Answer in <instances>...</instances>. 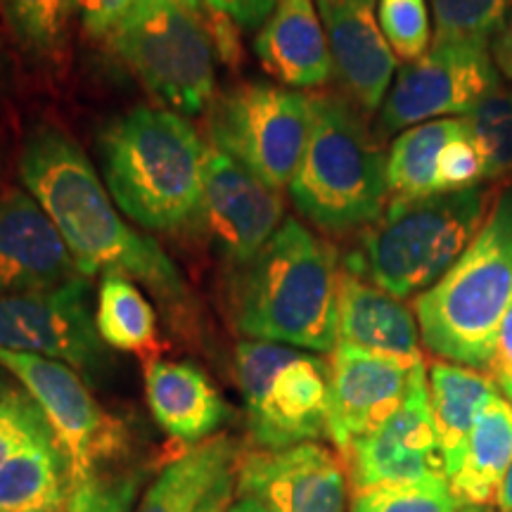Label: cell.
I'll list each match as a JSON object with an SVG mask.
<instances>
[{
	"label": "cell",
	"instance_id": "cell-33",
	"mask_svg": "<svg viewBox=\"0 0 512 512\" xmlns=\"http://www.w3.org/2000/svg\"><path fill=\"white\" fill-rule=\"evenodd\" d=\"M143 472L102 470L69 486L64 512H131Z\"/></svg>",
	"mask_w": 512,
	"mask_h": 512
},
{
	"label": "cell",
	"instance_id": "cell-3",
	"mask_svg": "<svg viewBox=\"0 0 512 512\" xmlns=\"http://www.w3.org/2000/svg\"><path fill=\"white\" fill-rule=\"evenodd\" d=\"M98 147L114 204L138 226L176 230L200 214L209 145L183 114L138 107L102 128Z\"/></svg>",
	"mask_w": 512,
	"mask_h": 512
},
{
	"label": "cell",
	"instance_id": "cell-8",
	"mask_svg": "<svg viewBox=\"0 0 512 512\" xmlns=\"http://www.w3.org/2000/svg\"><path fill=\"white\" fill-rule=\"evenodd\" d=\"M254 448L278 451L328 437L330 363L287 344L247 339L235 347Z\"/></svg>",
	"mask_w": 512,
	"mask_h": 512
},
{
	"label": "cell",
	"instance_id": "cell-12",
	"mask_svg": "<svg viewBox=\"0 0 512 512\" xmlns=\"http://www.w3.org/2000/svg\"><path fill=\"white\" fill-rule=\"evenodd\" d=\"M91 278L48 292L0 297V351L34 354L93 373L105 361V342L91 316Z\"/></svg>",
	"mask_w": 512,
	"mask_h": 512
},
{
	"label": "cell",
	"instance_id": "cell-45",
	"mask_svg": "<svg viewBox=\"0 0 512 512\" xmlns=\"http://www.w3.org/2000/svg\"><path fill=\"white\" fill-rule=\"evenodd\" d=\"M463 512H486L484 508H465Z\"/></svg>",
	"mask_w": 512,
	"mask_h": 512
},
{
	"label": "cell",
	"instance_id": "cell-10",
	"mask_svg": "<svg viewBox=\"0 0 512 512\" xmlns=\"http://www.w3.org/2000/svg\"><path fill=\"white\" fill-rule=\"evenodd\" d=\"M0 366L22 382L46 418L69 470V486L110 470L126 456V427L95 401L67 363L34 354L0 351Z\"/></svg>",
	"mask_w": 512,
	"mask_h": 512
},
{
	"label": "cell",
	"instance_id": "cell-35",
	"mask_svg": "<svg viewBox=\"0 0 512 512\" xmlns=\"http://www.w3.org/2000/svg\"><path fill=\"white\" fill-rule=\"evenodd\" d=\"M484 185V162L470 131L453 138L439 155L437 190L460 192Z\"/></svg>",
	"mask_w": 512,
	"mask_h": 512
},
{
	"label": "cell",
	"instance_id": "cell-40",
	"mask_svg": "<svg viewBox=\"0 0 512 512\" xmlns=\"http://www.w3.org/2000/svg\"><path fill=\"white\" fill-rule=\"evenodd\" d=\"M235 491H238V465H235L233 470H228L226 475L214 484V489L209 491L197 512H226L228 503L235 498Z\"/></svg>",
	"mask_w": 512,
	"mask_h": 512
},
{
	"label": "cell",
	"instance_id": "cell-36",
	"mask_svg": "<svg viewBox=\"0 0 512 512\" xmlns=\"http://www.w3.org/2000/svg\"><path fill=\"white\" fill-rule=\"evenodd\" d=\"M138 0H79L83 29L91 36H107Z\"/></svg>",
	"mask_w": 512,
	"mask_h": 512
},
{
	"label": "cell",
	"instance_id": "cell-7",
	"mask_svg": "<svg viewBox=\"0 0 512 512\" xmlns=\"http://www.w3.org/2000/svg\"><path fill=\"white\" fill-rule=\"evenodd\" d=\"M107 38L171 112L190 117L209 110L216 98L214 48L200 15L166 0H138Z\"/></svg>",
	"mask_w": 512,
	"mask_h": 512
},
{
	"label": "cell",
	"instance_id": "cell-19",
	"mask_svg": "<svg viewBox=\"0 0 512 512\" xmlns=\"http://www.w3.org/2000/svg\"><path fill=\"white\" fill-rule=\"evenodd\" d=\"M254 50L266 72L290 88H320L335 74L313 0H280L256 36Z\"/></svg>",
	"mask_w": 512,
	"mask_h": 512
},
{
	"label": "cell",
	"instance_id": "cell-37",
	"mask_svg": "<svg viewBox=\"0 0 512 512\" xmlns=\"http://www.w3.org/2000/svg\"><path fill=\"white\" fill-rule=\"evenodd\" d=\"M278 5L280 0H204V8L221 12L245 29L264 27Z\"/></svg>",
	"mask_w": 512,
	"mask_h": 512
},
{
	"label": "cell",
	"instance_id": "cell-5",
	"mask_svg": "<svg viewBox=\"0 0 512 512\" xmlns=\"http://www.w3.org/2000/svg\"><path fill=\"white\" fill-rule=\"evenodd\" d=\"M510 306L512 190H503L470 247L415 299L420 339L448 363L486 370Z\"/></svg>",
	"mask_w": 512,
	"mask_h": 512
},
{
	"label": "cell",
	"instance_id": "cell-17",
	"mask_svg": "<svg viewBox=\"0 0 512 512\" xmlns=\"http://www.w3.org/2000/svg\"><path fill=\"white\" fill-rule=\"evenodd\" d=\"M86 278L60 230L24 190L0 192V297L34 294Z\"/></svg>",
	"mask_w": 512,
	"mask_h": 512
},
{
	"label": "cell",
	"instance_id": "cell-46",
	"mask_svg": "<svg viewBox=\"0 0 512 512\" xmlns=\"http://www.w3.org/2000/svg\"><path fill=\"white\" fill-rule=\"evenodd\" d=\"M505 396H508V399H510V403H512V392H510V394H505Z\"/></svg>",
	"mask_w": 512,
	"mask_h": 512
},
{
	"label": "cell",
	"instance_id": "cell-16",
	"mask_svg": "<svg viewBox=\"0 0 512 512\" xmlns=\"http://www.w3.org/2000/svg\"><path fill=\"white\" fill-rule=\"evenodd\" d=\"M420 363L337 344L330 356L328 439L339 453L401 406Z\"/></svg>",
	"mask_w": 512,
	"mask_h": 512
},
{
	"label": "cell",
	"instance_id": "cell-47",
	"mask_svg": "<svg viewBox=\"0 0 512 512\" xmlns=\"http://www.w3.org/2000/svg\"><path fill=\"white\" fill-rule=\"evenodd\" d=\"M508 394H510V392H508Z\"/></svg>",
	"mask_w": 512,
	"mask_h": 512
},
{
	"label": "cell",
	"instance_id": "cell-26",
	"mask_svg": "<svg viewBox=\"0 0 512 512\" xmlns=\"http://www.w3.org/2000/svg\"><path fill=\"white\" fill-rule=\"evenodd\" d=\"M465 131L463 117L425 121L401 131L387 155L389 200H422L439 195L437 164L441 150Z\"/></svg>",
	"mask_w": 512,
	"mask_h": 512
},
{
	"label": "cell",
	"instance_id": "cell-41",
	"mask_svg": "<svg viewBox=\"0 0 512 512\" xmlns=\"http://www.w3.org/2000/svg\"><path fill=\"white\" fill-rule=\"evenodd\" d=\"M494 62L498 67V72H501L505 79L512 83V12L508 17V22H505V27L498 38L494 41Z\"/></svg>",
	"mask_w": 512,
	"mask_h": 512
},
{
	"label": "cell",
	"instance_id": "cell-18",
	"mask_svg": "<svg viewBox=\"0 0 512 512\" xmlns=\"http://www.w3.org/2000/svg\"><path fill=\"white\" fill-rule=\"evenodd\" d=\"M316 5L339 86L370 117L382 107L396 72V55L377 22V0H316Z\"/></svg>",
	"mask_w": 512,
	"mask_h": 512
},
{
	"label": "cell",
	"instance_id": "cell-2",
	"mask_svg": "<svg viewBox=\"0 0 512 512\" xmlns=\"http://www.w3.org/2000/svg\"><path fill=\"white\" fill-rule=\"evenodd\" d=\"M337 249L297 219H285L268 245L228 287L233 328L259 342L332 354L339 342Z\"/></svg>",
	"mask_w": 512,
	"mask_h": 512
},
{
	"label": "cell",
	"instance_id": "cell-11",
	"mask_svg": "<svg viewBox=\"0 0 512 512\" xmlns=\"http://www.w3.org/2000/svg\"><path fill=\"white\" fill-rule=\"evenodd\" d=\"M501 83L489 48L434 43L420 60L399 69L377 117L382 138L425 121L465 117Z\"/></svg>",
	"mask_w": 512,
	"mask_h": 512
},
{
	"label": "cell",
	"instance_id": "cell-39",
	"mask_svg": "<svg viewBox=\"0 0 512 512\" xmlns=\"http://www.w3.org/2000/svg\"><path fill=\"white\" fill-rule=\"evenodd\" d=\"M484 373L491 375V380L498 384L503 394L512 392V306L498 328L494 354H491Z\"/></svg>",
	"mask_w": 512,
	"mask_h": 512
},
{
	"label": "cell",
	"instance_id": "cell-43",
	"mask_svg": "<svg viewBox=\"0 0 512 512\" xmlns=\"http://www.w3.org/2000/svg\"><path fill=\"white\" fill-rule=\"evenodd\" d=\"M496 505H498V512H512V463L508 467V472H505L501 489H498Z\"/></svg>",
	"mask_w": 512,
	"mask_h": 512
},
{
	"label": "cell",
	"instance_id": "cell-30",
	"mask_svg": "<svg viewBox=\"0 0 512 512\" xmlns=\"http://www.w3.org/2000/svg\"><path fill=\"white\" fill-rule=\"evenodd\" d=\"M434 43L489 48L512 12V0H432Z\"/></svg>",
	"mask_w": 512,
	"mask_h": 512
},
{
	"label": "cell",
	"instance_id": "cell-27",
	"mask_svg": "<svg viewBox=\"0 0 512 512\" xmlns=\"http://www.w3.org/2000/svg\"><path fill=\"white\" fill-rule=\"evenodd\" d=\"M95 325L102 342L119 351L152 356L159 349L155 309L138 285L121 273L102 275Z\"/></svg>",
	"mask_w": 512,
	"mask_h": 512
},
{
	"label": "cell",
	"instance_id": "cell-4",
	"mask_svg": "<svg viewBox=\"0 0 512 512\" xmlns=\"http://www.w3.org/2000/svg\"><path fill=\"white\" fill-rule=\"evenodd\" d=\"M503 190L484 183L422 200H389L344 259V271L399 299L430 290L477 238Z\"/></svg>",
	"mask_w": 512,
	"mask_h": 512
},
{
	"label": "cell",
	"instance_id": "cell-28",
	"mask_svg": "<svg viewBox=\"0 0 512 512\" xmlns=\"http://www.w3.org/2000/svg\"><path fill=\"white\" fill-rule=\"evenodd\" d=\"M5 24L29 55L53 60L67 46L79 0H0Z\"/></svg>",
	"mask_w": 512,
	"mask_h": 512
},
{
	"label": "cell",
	"instance_id": "cell-29",
	"mask_svg": "<svg viewBox=\"0 0 512 512\" xmlns=\"http://www.w3.org/2000/svg\"><path fill=\"white\" fill-rule=\"evenodd\" d=\"M463 119L482 155L484 183L508 188L512 183V86L498 83Z\"/></svg>",
	"mask_w": 512,
	"mask_h": 512
},
{
	"label": "cell",
	"instance_id": "cell-21",
	"mask_svg": "<svg viewBox=\"0 0 512 512\" xmlns=\"http://www.w3.org/2000/svg\"><path fill=\"white\" fill-rule=\"evenodd\" d=\"M145 389L157 425L183 444L211 439L230 415L219 389L192 363L152 358L145 368Z\"/></svg>",
	"mask_w": 512,
	"mask_h": 512
},
{
	"label": "cell",
	"instance_id": "cell-14",
	"mask_svg": "<svg viewBox=\"0 0 512 512\" xmlns=\"http://www.w3.org/2000/svg\"><path fill=\"white\" fill-rule=\"evenodd\" d=\"M202 221L235 266H245L285 223L280 190L268 188L252 171L211 145L204 164Z\"/></svg>",
	"mask_w": 512,
	"mask_h": 512
},
{
	"label": "cell",
	"instance_id": "cell-9",
	"mask_svg": "<svg viewBox=\"0 0 512 512\" xmlns=\"http://www.w3.org/2000/svg\"><path fill=\"white\" fill-rule=\"evenodd\" d=\"M207 131L268 188H290L311 136V95L273 83L247 81L216 95Z\"/></svg>",
	"mask_w": 512,
	"mask_h": 512
},
{
	"label": "cell",
	"instance_id": "cell-23",
	"mask_svg": "<svg viewBox=\"0 0 512 512\" xmlns=\"http://www.w3.org/2000/svg\"><path fill=\"white\" fill-rule=\"evenodd\" d=\"M427 384H430L434 430H437L439 451L446 470V465L456 458L484 408L496 396H501V389L484 370L448 361L430 363Z\"/></svg>",
	"mask_w": 512,
	"mask_h": 512
},
{
	"label": "cell",
	"instance_id": "cell-44",
	"mask_svg": "<svg viewBox=\"0 0 512 512\" xmlns=\"http://www.w3.org/2000/svg\"><path fill=\"white\" fill-rule=\"evenodd\" d=\"M166 3H174V5H178V8L195 12V15H200L204 8V0H166Z\"/></svg>",
	"mask_w": 512,
	"mask_h": 512
},
{
	"label": "cell",
	"instance_id": "cell-22",
	"mask_svg": "<svg viewBox=\"0 0 512 512\" xmlns=\"http://www.w3.org/2000/svg\"><path fill=\"white\" fill-rule=\"evenodd\" d=\"M510 463L512 403L496 396L479 415L456 458L446 465V479L465 508H486L496 503Z\"/></svg>",
	"mask_w": 512,
	"mask_h": 512
},
{
	"label": "cell",
	"instance_id": "cell-25",
	"mask_svg": "<svg viewBox=\"0 0 512 512\" xmlns=\"http://www.w3.org/2000/svg\"><path fill=\"white\" fill-rule=\"evenodd\" d=\"M67 496V460L53 434L29 441L0 465V512H60Z\"/></svg>",
	"mask_w": 512,
	"mask_h": 512
},
{
	"label": "cell",
	"instance_id": "cell-6",
	"mask_svg": "<svg viewBox=\"0 0 512 512\" xmlns=\"http://www.w3.org/2000/svg\"><path fill=\"white\" fill-rule=\"evenodd\" d=\"M349 98L311 95V136L290 197L304 219L330 235L368 228L389 202L387 157Z\"/></svg>",
	"mask_w": 512,
	"mask_h": 512
},
{
	"label": "cell",
	"instance_id": "cell-13",
	"mask_svg": "<svg viewBox=\"0 0 512 512\" xmlns=\"http://www.w3.org/2000/svg\"><path fill=\"white\" fill-rule=\"evenodd\" d=\"M339 458L347 470L351 491L375 484L446 477L432 420L425 361L413 370L411 387L401 406L377 430L351 441Z\"/></svg>",
	"mask_w": 512,
	"mask_h": 512
},
{
	"label": "cell",
	"instance_id": "cell-1",
	"mask_svg": "<svg viewBox=\"0 0 512 512\" xmlns=\"http://www.w3.org/2000/svg\"><path fill=\"white\" fill-rule=\"evenodd\" d=\"M19 176L86 278L121 273L166 299L185 297L181 271L157 242L126 226L93 164L62 128L41 126L31 133L19 157Z\"/></svg>",
	"mask_w": 512,
	"mask_h": 512
},
{
	"label": "cell",
	"instance_id": "cell-24",
	"mask_svg": "<svg viewBox=\"0 0 512 512\" xmlns=\"http://www.w3.org/2000/svg\"><path fill=\"white\" fill-rule=\"evenodd\" d=\"M230 437H211L190 446L159 472L136 512H197L214 484L240 460Z\"/></svg>",
	"mask_w": 512,
	"mask_h": 512
},
{
	"label": "cell",
	"instance_id": "cell-31",
	"mask_svg": "<svg viewBox=\"0 0 512 512\" xmlns=\"http://www.w3.org/2000/svg\"><path fill=\"white\" fill-rule=\"evenodd\" d=\"M444 475L351 491L349 512H463Z\"/></svg>",
	"mask_w": 512,
	"mask_h": 512
},
{
	"label": "cell",
	"instance_id": "cell-34",
	"mask_svg": "<svg viewBox=\"0 0 512 512\" xmlns=\"http://www.w3.org/2000/svg\"><path fill=\"white\" fill-rule=\"evenodd\" d=\"M46 434H50L48 422L27 392L0 396V465L8 463L29 441Z\"/></svg>",
	"mask_w": 512,
	"mask_h": 512
},
{
	"label": "cell",
	"instance_id": "cell-20",
	"mask_svg": "<svg viewBox=\"0 0 512 512\" xmlns=\"http://www.w3.org/2000/svg\"><path fill=\"white\" fill-rule=\"evenodd\" d=\"M337 313V344L403 361H422L415 313L399 297L344 268L339 278Z\"/></svg>",
	"mask_w": 512,
	"mask_h": 512
},
{
	"label": "cell",
	"instance_id": "cell-42",
	"mask_svg": "<svg viewBox=\"0 0 512 512\" xmlns=\"http://www.w3.org/2000/svg\"><path fill=\"white\" fill-rule=\"evenodd\" d=\"M226 512H268V508L259 501V498L238 494V491H235V498L228 503Z\"/></svg>",
	"mask_w": 512,
	"mask_h": 512
},
{
	"label": "cell",
	"instance_id": "cell-32",
	"mask_svg": "<svg viewBox=\"0 0 512 512\" xmlns=\"http://www.w3.org/2000/svg\"><path fill=\"white\" fill-rule=\"evenodd\" d=\"M377 22L392 53L401 60H420L430 48L432 29L425 0H380Z\"/></svg>",
	"mask_w": 512,
	"mask_h": 512
},
{
	"label": "cell",
	"instance_id": "cell-38",
	"mask_svg": "<svg viewBox=\"0 0 512 512\" xmlns=\"http://www.w3.org/2000/svg\"><path fill=\"white\" fill-rule=\"evenodd\" d=\"M204 10V31H207L211 48L216 50V57L226 64H235L240 60V41H238V24L228 19L221 12L202 8ZM202 19V17H200Z\"/></svg>",
	"mask_w": 512,
	"mask_h": 512
},
{
	"label": "cell",
	"instance_id": "cell-15",
	"mask_svg": "<svg viewBox=\"0 0 512 512\" xmlns=\"http://www.w3.org/2000/svg\"><path fill=\"white\" fill-rule=\"evenodd\" d=\"M238 494L259 498L268 512H344L347 470L330 448L304 444L240 456Z\"/></svg>",
	"mask_w": 512,
	"mask_h": 512
}]
</instances>
